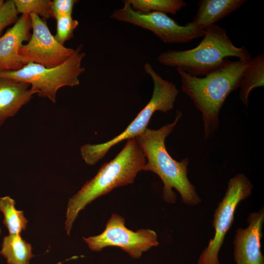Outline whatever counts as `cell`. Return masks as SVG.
Returning a JSON list of instances; mask_svg holds the SVG:
<instances>
[{"label":"cell","instance_id":"cell-1","mask_svg":"<svg viewBox=\"0 0 264 264\" xmlns=\"http://www.w3.org/2000/svg\"><path fill=\"white\" fill-rule=\"evenodd\" d=\"M248 61L226 59L220 66L203 77L190 75L176 68L181 79V89L200 111L205 139L218 128L220 110L229 94L240 88Z\"/></svg>","mask_w":264,"mask_h":264},{"label":"cell","instance_id":"cell-2","mask_svg":"<svg viewBox=\"0 0 264 264\" xmlns=\"http://www.w3.org/2000/svg\"><path fill=\"white\" fill-rule=\"evenodd\" d=\"M181 116L178 111L174 121L158 130L147 128L135 138L137 140L146 159L143 170L156 174L163 183V198L168 203H174L176 196L173 189L181 196L182 202L195 205L201 202L193 184L187 177L188 158L178 162L174 159L166 149V138L171 132Z\"/></svg>","mask_w":264,"mask_h":264},{"label":"cell","instance_id":"cell-3","mask_svg":"<svg viewBox=\"0 0 264 264\" xmlns=\"http://www.w3.org/2000/svg\"><path fill=\"white\" fill-rule=\"evenodd\" d=\"M146 162V157L137 140H127L117 155L104 163L96 175L69 198L65 222L67 235L69 236L73 224L81 210L114 188L132 183Z\"/></svg>","mask_w":264,"mask_h":264},{"label":"cell","instance_id":"cell-4","mask_svg":"<svg viewBox=\"0 0 264 264\" xmlns=\"http://www.w3.org/2000/svg\"><path fill=\"white\" fill-rule=\"evenodd\" d=\"M229 57L244 61L251 56L244 46H236L227 35L226 30L218 24L204 29V34L196 47L184 50H168L160 53L161 64L180 68L190 75L205 76L221 65Z\"/></svg>","mask_w":264,"mask_h":264},{"label":"cell","instance_id":"cell-5","mask_svg":"<svg viewBox=\"0 0 264 264\" xmlns=\"http://www.w3.org/2000/svg\"><path fill=\"white\" fill-rule=\"evenodd\" d=\"M144 68L154 83L151 99L123 132L106 142L86 144L81 147V154L87 164L94 165L114 145L126 139L135 138L142 133L156 111L166 112L173 109L179 92L176 85L163 79L150 64L146 63Z\"/></svg>","mask_w":264,"mask_h":264},{"label":"cell","instance_id":"cell-6","mask_svg":"<svg viewBox=\"0 0 264 264\" xmlns=\"http://www.w3.org/2000/svg\"><path fill=\"white\" fill-rule=\"evenodd\" d=\"M85 55L80 45L67 61L59 66L48 68L28 63L18 70L0 71V77L26 83L39 96L55 103L60 88L79 85V77L85 70L81 65Z\"/></svg>","mask_w":264,"mask_h":264},{"label":"cell","instance_id":"cell-7","mask_svg":"<svg viewBox=\"0 0 264 264\" xmlns=\"http://www.w3.org/2000/svg\"><path fill=\"white\" fill-rule=\"evenodd\" d=\"M253 188L249 179L239 174L231 178L222 200L215 210L213 226L215 233L198 260V264H215L225 236L232 225L237 205L251 194Z\"/></svg>","mask_w":264,"mask_h":264},{"label":"cell","instance_id":"cell-8","mask_svg":"<svg viewBox=\"0 0 264 264\" xmlns=\"http://www.w3.org/2000/svg\"><path fill=\"white\" fill-rule=\"evenodd\" d=\"M83 240L92 251L99 252L107 247H118L134 259L139 258L143 252L159 244L154 231L130 230L125 226V219L116 214L111 215L102 233Z\"/></svg>","mask_w":264,"mask_h":264},{"label":"cell","instance_id":"cell-9","mask_svg":"<svg viewBox=\"0 0 264 264\" xmlns=\"http://www.w3.org/2000/svg\"><path fill=\"white\" fill-rule=\"evenodd\" d=\"M123 1L124 6L114 11L110 18L148 30L164 43H185L204 34V30L198 29L192 22L180 25L165 13L141 14L133 10L125 0Z\"/></svg>","mask_w":264,"mask_h":264},{"label":"cell","instance_id":"cell-10","mask_svg":"<svg viewBox=\"0 0 264 264\" xmlns=\"http://www.w3.org/2000/svg\"><path fill=\"white\" fill-rule=\"evenodd\" d=\"M32 33L27 44H23L19 55L23 65L35 63L50 68L67 61L75 49L66 47L52 35L46 23L39 16L29 14Z\"/></svg>","mask_w":264,"mask_h":264},{"label":"cell","instance_id":"cell-11","mask_svg":"<svg viewBox=\"0 0 264 264\" xmlns=\"http://www.w3.org/2000/svg\"><path fill=\"white\" fill-rule=\"evenodd\" d=\"M264 221V209L249 215L248 226L239 228L234 240V256L236 264H264L261 251V240Z\"/></svg>","mask_w":264,"mask_h":264},{"label":"cell","instance_id":"cell-12","mask_svg":"<svg viewBox=\"0 0 264 264\" xmlns=\"http://www.w3.org/2000/svg\"><path fill=\"white\" fill-rule=\"evenodd\" d=\"M31 29L29 15L23 14L0 38V71H15L22 67L19 51L23 43L29 41Z\"/></svg>","mask_w":264,"mask_h":264},{"label":"cell","instance_id":"cell-13","mask_svg":"<svg viewBox=\"0 0 264 264\" xmlns=\"http://www.w3.org/2000/svg\"><path fill=\"white\" fill-rule=\"evenodd\" d=\"M34 94L28 84L0 77V126L14 116Z\"/></svg>","mask_w":264,"mask_h":264},{"label":"cell","instance_id":"cell-14","mask_svg":"<svg viewBox=\"0 0 264 264\" xmlns=\"http://www.w3.org/2000/svg\"><path fill=\"white\" fill-rule=\"evenodd\" d=\"M246 0H200L198 9L192 22L198 29L204 30L216 22L231 14Z\"/></svg>","mask_w":264,"mask_h":264},{"label":"cell","instance_id":"cell-15","mask_svg":"<svg viewBox=\"0 0 264 264\" xmlns=\"http://www.w3.org/2000/svg\"><path fill=\"white\" fill-rule=\"evenodd\" d=\"M32 246L20 236L9 234L3 237L0 254L5 258L7 264H29L34 257Z\"/></svg>","mask_w":264,"mask_h":264},{"label":"cell","instance_id":"cell-16","mask_svg":"<svg viewBox=\"0 0 264 264\" xmlns=\"http://www.w3.org/2000/svg\"><path fill=\"white\" fill-rule=\"evenodd\" d=\"M264 85V54L262 53L249 60L243 72L239 96L246 106L251 91L256 87Z\"/></svg>","mask_w":264,"mask_h":264},{"label":"cell","instance_id":"cell-17","mask_svg":"<svg viewBox=\"0 0 264 264\" xmlns=\"http://www.w3.org/2000/svg\"><path fill=\"white\" fill-rule=\"evenodd\" d=\"M15 205V200L10 197L0 198V211L3 215V224L9 234H20L26 229L28 223L23 212L17 210Z\"/></svg>","mask_w":264,"mask_h":264},{"label":"cell","instance_id":"cell-18","mask_svg":"<svg viewBox=\"0 0 264 264\" xmlns=\"http://www.w3.org/2000/svg\"><path fill=\"white\" fill-rule=\"evenodd\" d=\"M132 8L141 14L157 12L176 15L186 6L182 0H125Z\"/></svg>","mask_w":264,"mask_h":264},{"label":"cell","instance_id":"cell-19","mask_svg":"<svg viewBox=\"0 0 264 264\" xmlns=\"http://www.w3.org/2000/svg\"><path fill=\"white\" fill-rule=\"evenodd\" d=\"M18 13L33 14L48 19L53 18L51 1L49 0H13Z\"/></svg>","mask_w":264,"mask_h":264},{"label":"cell","instance_id":"cell-20","mask_svg":"<svg viewBox=\"0 0 264 264\" xmlns=\"http://www.w3.org/2000/svg\"><path fill=\"white\" fill-rule=\"evenodd\" d=\"M56 20V33L54 36L60 44H64L71 39L75 29L78 25V22L74 20L72 16H62L55 18Z\"/></svg>","mask_w":264,"mask_h":264},{"label":"cell","instance_id":"cell-21","mask_svg":"<svg viewBox=\"0 0 264 264\" xmlns=\"http://www.w3.org/2000/svg\"><path fill=\"white\" fill-rule=\"evenodd\" d=\"M18 14L13 0L4 2L0 8V33L16 20Z\"/></svg>","mask_w":264,"mask_h":264},{"label":"cell","instance_id":"cell-22","mask_svg":"<svg viewBox=\"0 0 264 264\" xmlns=\"http://www.w3.org/2000/svg\"><path fill=\"white\" fill-rule=\"evenodd\" d=\"M75 0H54L51 1L53 18L62 16H72L73 7L77 2Z\"/></svg>","mask_w":264,"mask_h":264},{"label":"cell","instance_id":"cell-23","mask_svg":"<svg viewBox=\"0 0 264 264\" xmlns=\"http://www.w3.org/2000/svg\"><path fill=\"white\" fill-rule=\"evenodd\" d=\"M4 2V1L3 0H0V8H1V7L2 6V5L3 4Z\"/></svg>","mask_w":264,"mask_h":264},{"label":"cell","instance_id":"cell-24","mask_svg":"<svg viewBox=\"0 0 264 264\" xmlns=\"http://www.w3.org/2000/svg\"><path fill=\"white\" fill-rule=\"evenodd\" d=\"M215 264H220V263H219V262H217L216 263H215Z\"/></svg>","mask_w":264,"mask_h":264},{"label":"cell","instance_id":"cell-25","mask_svg":"<svg viewBox=\"0 0 264 264\" xmlns=\"http://www.w3.org/2000/svg\"><path fill=\"white\" fill-rule=\"evenodd\" d=\"M1 229L0 228V234H1Z\"/></svg>","mask_w":264,"mask_h":264}]
</instances>
